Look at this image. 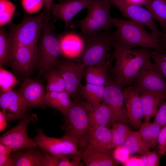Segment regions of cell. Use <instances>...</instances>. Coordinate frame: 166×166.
Segmentation results:
<instances>
[{"mask_svg":"<svg viewBox=\"0 0 166 166\" xmlns=\"http://www.w3.org/2000/svg\"><path fill=\"white\" fill-rule=\"evenodd\" d=\"M113 54L116 60L111 72L123 86L131 85L144 66L150 60L147 48L129 49L115 44Z\"/></svg>","mask_w":166,"mask_h":166,"instance_id":"cell-1","label":"cell"},{"mask_svg":"<svg viewBox=\"0 0 166 166\" xmlns=\"http://www.w3.org/2000/svg\"><path fill=\"white\" fill-rule=\"evenodd\" d=\"M112 22L113 26L116 28L114 32V45L129 49L150 48L161 52H165L162 47L159 38L148 32L143 24L131 20L116 18H112Z\"/></svg>","mask_w":166,"mask_h":166,"instance_id":"cell-2","label":"cell"},{"mask_svg":"<svg viewBox=\"0 0 166 166\" xmlns=\"http://www.w3.org/2000/svg\"><path fill=\"white\" fill-rule=\"evenodd\" d=\"M81 33L84 40L85 48L78 62L88 67L104 65L115 43L114 32L108 30L102 32Z\"/></svg>","mask_w":166,"mask_h":166,"instance_id":"cell-3","label":"cell"},{"mask_svg":"<svg viewBox=\"0 0 166 166\" xmlns=\"http://www.w3.org/2000/svg\"><path fill=\"white\" fill-rule=\"evenodd\" d=\"M46 19L44 9L39 14L31 17L26 14L19 24H11L8 38L11 46L18 45L36 47L41 37V34Z\"/></svg>","mask_w":166,"mask_h":166,"instance_id":"cell-4","label":"cell"},{"mask_svg":"<svg viewBox=\"0 0 166 166\" xmlns=\"http://www.w3.org/2000/svg\"><path fill=\"white\" fill-rule=\"evenodd\" d=\"M48 21L45 20L36 49L35 66L41 75L55 67L61 54L58 36L52 32Z\"/></svg>","mask_w":166,"mask_h":166,"instance_id":"cell-5","label":"cell"},{"mask_svg":"<svg viewBox=\"0 0 166 166\" xmlns=\"http://www.w3.org/2000/svg\"><path fill=\"white\" fill-rule=\"evenodd\" d=\"M64 116L66 134L75 140L78 147L85 148L88 144L91 127L83 102L78 100L73 101Z\"/></svg>","mask_w":166,"mask_h":166,"instance_id":"cell-6","label":"cell"},{"mask_svg":"<svg viewBox=\"0 0 166 166\" xmlns=\"http://www.w3.org/2000/svg\"><path fill=\"white\" fill-rule=\"evenodd\" d=\"M132 84L140 95L148 92L166 94V81L159 67L151 60L144 66Z\"/></svg>","mask_w":166,"mask_h":166,"instance_id":"cell-7","label":"cell"},{"mask_svg":"<svg viewBox=\"0 0 166 166\" xmlns=\"http://www.w3.org/2000/svg\"><path fill=\"white\" fill-rule=\"evenodd\" d=\"M36 132L37 136L32 139L37 142L40 148L53 156L60 159L67 155H76L80 152L75 140L67 134L56 138L47 136L41 129L37 128Z\"/></svg>","mask_w":166,"mask_h":166,"instance_id":"cell-8","label":"cell"},{"mask_svg":"<svg viewBox=\"0 0 166 166\" xmlns=\"http://www.w3.org/2000/svg\"><path fill=\"white\" fill-rule=\"evenodd\" d=\"M61 74L66 90L71 97L78 95L81 81L88 67L85 64L65 58L59 59L55 67Z\"/></svg>","mask_w":166,"mask_h":166,"instance_id":"cell-9","label":"cell"},{"mask_svg":"<svg viewBox=\"0 0 166 166\" xmlns=\"http://www.w3.org/2000/svg\"><path fill=\"white\" fill-rule=\"evenodd\" d=\"M26 115L14 127L6 131L0 137V143L10 148L13 152L18 150L38 146L37 142L28 136L27 131L28 124L33 121Z\"/></svg>","mask_w":166,"mask_h":166,"instance_id":"cell-10","label":"cell"},{"mask_svg":"<svg viewBox=\"0 0 166 166\" xmlns=\"http://www.w3.org/2000/svg\"><path fill=\"white\" fill-rule=\"evenodd\" d=\"M108 0L111 5L117 8L124 17L143 24L156 37L159 38L162 34L154 22L151 13L142 6L132 3L127 0Z\"/></svg>","mask_w":166,"mask_h":166,"instance_id":"cell-11","label":"cell"},{"mask_svg":"<svg viewBox=\"0 0 166 166\" xmlns=\"http://www.w3.org/2000/svg\"><path fill=\"white\" fill-rule=\"evenodd\" d=\"M123 87L113 75L108 73L102 102L111 108L119 122L125 123L129 121L125 107Z\"/></svg>","mask_w":166,"mask_h":166,"instance_id":"cell-12","label":"cell"},{"mask_svg":"<svg viewBox=\"0 0 166 166\" xmlns=\"http://www.w3.org/2000/svg\"><path fill=\"white\" fill-rule=\"evenodd\" d=\"M37 47L15 45L10 46L9 62L13 71L29 75L35 66Z\"/></svg>","mask_w":166,"mask_h":166,"instance_id":"cell-13","label":"cell"},{"mask_svg":"<svg viewBox=\"0 0 166 166\" xmlns=\"http://www.w3.org/2000/svg\"><path fill=\"white\" fill-rule=\"evenodd\" d=\"M0 106L7 122L21 119L26 115L27 103L16 91L0 93Z\"/></svg>","mask_w":166,"mask_h":166,"instance_id":"cell-14","label":"cell"},{"mask_svg":"<svg viewBox=\"0 0 166 166\" xmlns=\"http://www.w3.org/2000/svg\"><path fill=\"white\" fill-rule=\"evenodd\" d=\"M23 97L28 105V109L37 107L44 108L46 91L41 81L26 78L16 91Z\"/></svg>","mask_w":166,"mask_h":166,"instance_id":"cell-15","label":"cell"},{"mask_svg":"<svg viewBox=\"0 0 166 166\" xmlns=\"http://www.w3.org/2000/svg\"><path fill=\"white\" fill-rule=\"evenodd\" d=\"M61 48V55L65 58L78 62L85 48V41L82 34L69 31L58 36Z\"/></svg>","mask_w":166,"mask_h":166,"instance_id":"cell-16","label":"cell"},{"mask_svg":"<svg viewBox=\"0 0 166 166\" xmlns=\"http://www.w3.org/2000/svg\"><path fill=\"white\" fill-rule=\"evenodd\" d=\"M93 0H68L57 4L53 2L51 13L54 17L61 19L68 27L73 18L85 9L89 8Z\"/></svg>","mask_w":166,"mask_h":166,"instance_id":"cell-17","label":"cell"},{"mask_svg":"<svg viewBox=\"0 0 166 166\" xmlns=\"http://www.w3.org/2000/svg\"><path fill=\"white\" fill-rule=\"evenodd\" d=\"M86 109L91 128L96 125H103L109 128L119 122L113 110L102 102L97 105L87 101L83 102Z\"/></svg>","mask_w":166,"mask_h":166,"instance_id":"cell-18","label":"cell"},{"mask_svg":"<svg viewBox=\"0 0 166 166\" xmlns=\"http://www.w3.org/2000/svg\"><path fill=\"white\" fill-rule=\"evenodd\" d=\"M127 116L129 123L136 129L140 128L144 115L140 97L138 92L132 86L123 91Z\"/></svg>","mask_w":166,"mask_h":166,"instance_id":"cell-19","label":"cell"},{"mask_svg":"<svg viewBox=\"0 0 166 166\" xmlns=\"http://www.w3.org/2000/svg\"><path fill=\"white\" fill-rule=\"evenodd\" d=\"M82 153V159L86 166H115L119 162L110 150L88 144Z\"/></svg>","mask_w":166,"mask_h":166,"instance_id":"cell-20","label":"cell"},{"mask_svg":"<svg viewBox=\"0 0 166 166\" xmlns=\"http://www.w3.org/2000/svg\"><path fill=\"white\" fill-rule=\"evenodd\" d=\"M111 5L108 0H93L86 16L100 25L103 30H109L113 26L110 14Z\"/></svg>","mask_w":166,"mask_h":166,"instance_id":"cell-21","label":"cell"},{"mask_svg":"<svg viewBox=\"0 0 166 166\" xmlns=\"http://www.w3.org/2000/svg\"><path fill=\"white\" fill-rule=\"evenodd\" d=\"M22 150L12 153L10 166H45L43 150L35 148Z\"/></svg>","mask_w":166,"mask_h":166,"instance_id":"cell-22","label":"cell"},{"mask_svg":"<svg viewBox=\"0 0 166 166\" xmlns=\"http://www.w3.org/2000/svg\"><path fill=\"white\" fill-rule=\"evenodd\" d=\"M114 59L113 53H109L106 62L103 65L88 67L84 75L86 83L105 86L107 81L109 68Z\"/></svg>","mask_w":166,"mask_h":166,"instance_id":"cell-23","label":"cell"},{"mask_svg":"<svg viewBox=\"0 0 166 166\" xmlns=\"http://www.w3.org/2000/svg\"><path fill=\"white\" fill-rule=\"evenodd\" d=\"M145 121L154 117L158 108L166 100V94L157 92H148L140 95Z\"/></svg>","mask_w":166,"mask_h":166,"instance_id":"cell-24","label":"cell"},{"mask_svg":"<svg viewBox=\"0 0 166 166\" xmlns=\"http://www.w3.org/2000/svg\"><path fill=\"white\" fill-rule=\"evenodd\" d=\"M88 144L110 150L114 148L111 128L103 125L91 127Z\"/></svg>","mask_w":166,"mask_h":166,"instance_id":"cell-25","label":"cell"},{"mask_svg":"<svg viewBox=\"0 0 166 166\" xmlns=\"http://www.w3.org/2000/svg\"><path fill=\"white\" fill-rule=\"evenodd\" d=\"M66 91L46 92L45 102L46 106L51 107L65 115L71 106L73 101Z\"/></svg>","mask_w":166,"mask_h":166,"instance_id":"cell-26","label":"cell"},{"mask_svg":"<svg viewBox=\"0 0 166 166\" xmlns=\"http://www.w3.org/2000/svg\"><path fill=\"white\" fill-rule=\"evenodd\" d=\"M162 127L153 121H145L138 131L146 146L149 149H156L158 136Z\"/></svg>","mask_w":166,"mask_h":166,"instance_id":"cell-27","label":"cell"},{"mask_svg":"<svg viewBox=\"0 0 166 166\" xmlns=\"http://www.w3.org/2000/svg\"><path fill=\"white\" fill-rule=\"evenodd\" d=\"M105 86L86 83L80 88L78 95L85 99L87 102L93 105H97L102 101Z\"/></svg>","mask_w":166,"mask_h":166,"instance_id":"cell-28","label":"cell"},{"mask_svg":"<svg viewBox=\"0 0 166 166\" xmlns=\"http://www.w3.org/2000/svg\"><path fill=\"white\" fill-rule=\"evenodd\" d=\"M160 24L162 33L166 31V0H147L144 5Z\"/></svg>","mask_w":166,"mask_h":166,"instance_id":"cell-29","label":"cell"},{"mask_svg":"<svg viewBox=\"0 0 166 166\" xmlns=\"http://www.w3.org/2000/svg\"><path fill=\"white\" fill-rule=\"evenodd\" d=\"M47 82L46 92L66 91L64 80L60 72L55 67L51 68L45 73Z\"/></svg>","mask_w":166,"mask_h":166,"instance_id":"cell-30","label":"cell"},{"mask_svg":"<svg viewBox=\"0 0 166 166\" xmlns=\"http://www.w3.org/2000/svg\"><path fill=\"white\" fill-rule=\"evenodd\" d=\"M122 145L132 154L142 155L149 151L144 144L138 131H132Z\"/></svg>","mask_w":166,"mask_h":166,"instance_id":"cell-31","label":"cell"},{"mask_svg":"<svg viewBox=\"0 0 166 166\" xmlns=\"http://www.w3.org/2000/svg\"><path fill=\"white\" fill-rule=\"evenodd\" d=\"M114 148L122 145L132 131L125 123L114 124L111 128Z\"/></svg>","mask_w":166,"mask_h":166,"instance_id":"cell-32","label":"cell"},{"mask_svg":"<svg viewBox=\"0 0 166 166\" xmlns=\"http://www.w3.org/2000/svg\"><path fill=\"white\" fill-rule=\"evenodd\" d=\"M16 7L9 0H0V26L2 27L11 20Z\"/></svg>","mask_w":166,"mask_h":166,"instance_id":"cell-33","label":"cell"},{"mask_svg":"<svg viewBox=\"0 0 166 166\" xmlns=\"http://www.w3.org/2000/svg\"><path fill=\"white\" fill-rule=\"evenodd\" d=\"M10 53V45L8 33L3 28L0 30V66L8 62Z\"/></svg>","mask_w":166,"mask_h":166,"instance_id":"cell-34","label":"cell"},{"mask_svg":"<svg viewBox=\"0 0 166 166\" xmlns=\"http://www.w3.org/2000/svg\"><path fill=\"white\" fill-rule=\"evenodd\" d=\"M0 82L1 93L12 90L19 84L18 81L10 72L0 67Z\"/></svg>","mask_w":166,"mask_h":166,"instance_id":"cell-35","label":"cell"},{"mask_svg":"<svg viewBox=\"0 0 166 166\" xmlns=\"http://www.w3.org/2000/svg\"><path fill=\"white\" fill-rule=\"evenodd\" d=\"M162 156L157 151L154 150L147 152L140 155V157L144 166H157Z\"/></svg>","mask_w":166,"mask_h":166,"instance_id":"cell-36","label":"cell"},{"mask_svg":"<svg viewBox=\"0 0 166 166\" xmlns=\"http://www.w3.org/2000/svg\"><path fill=\"white\" fill-rule=\"evenodd\" d=\"M151 56L166 79V51L161 52L156 50L151 53Z\"/></svg>","mask_w":166,"mask_h":166,"instance_id":"cell-37","label":"cell"},{"mask_svg":"<svg viewBox=\"0 0 166 166\" xmlns=\"http://www.w3.org/2000/svg\"><path fill=\"white\" fill-rule=\"evenodd\" d=\"M22 5L28 13L33 14L37 12L42 8L43 0H20Z\"/></svg>","mask_w":166,"mask_h":166,"instance_id":"cell-38","label":"cell"},{"mask_svg":"<svg viewBox=\"0 0 166 166\" xmlns=\"http://www.w3.org/2000/svg\"><path fill=\"white\" fill-rule=\"evenodd\" d=\"M12 149L0 143V166H10Z\"/></svg>","mask_w":166,"mask_h":166,"instance_id":"cell-39","label":"cell"},{"mask_svg":"<svg viewBox=\"0 0 166 166\" xmlns=\"http://www.w3.org/2000/svg\"><path fill=\"white\" fill-rule=\"evenodd\" d=\"M112 152L115 159L122 164L125 162L128 158L130 154L129 151L122 145L115 148Z\"/></svg>","mask_w":166,"mask_h":166,"instance_id":"cell-40","label":"cell"},{"mask_svg":"<svg viewBox=\"0 0 166 166\" xmlns=\"http://www.w3.org/2000/svg\"><path fill=\"white\" fill-rule=\"evenodd\" d=\"M156 149L161 155L166 154V125L162 127L159 133Z\"/></svg>","mask_w":166,"mask_h":166,"instance_id":"cell-41","label":"cell"},{"mask_svg":"<svg viewBox=\"0 0 166 166\" xmlns=\"http://www.w3.org/2000/svg\"><path fill=\"white\" fill-rule=\"evenodd\" d=\"M154 117V122L161 127L166 125V101L160 106Z\"/></svg>","mask_w":166,"mask_h":166,"instance_id":"cell-42","label":"cell"},{"mask_svg":"<svg viewBox=\"0 0 166 166\" xmlns=\"http://www.w3.org/2000/svg\"><path fill=\"white\" fill-rule=\"evenodd\" d=\"M43 151L45 154V166H58L60 158Z\"/></svg>","mask_w":166,"mask_h":166,"instance_id":"cell-43","label":"cell"},{"mask_svg":"<svg viewBox=\"0 0 166 166\" xmlns=\"http://www.w3.org/2000/svg\"><path fill=\"white\" fill-rule=\"evenodd\" d=\"M123 166H144L140 156H130L128 160L122 164Z\"/></svg>","mask_w":166,"mask_h":166,"instance_id":"cell-44","label":"cell"},{"mask_svg":"<svg viewBox=\"0 0 166 166\" xmlns=\"http://www.w3.org/2000/svg\"><path fill=\"white\" fill-rule=\"evenodd\" d=\"M45 4V9L46 13V20L49 21L51 17V7L53 0H43Z\"/></svg>","mask_w":166,"mask_h":166,"instance_id":"cell-45","label":"cell"},{"mask_svg":"<svg viewBox=\"0 0 166 166\" xmlns=\"http://www.w3.org/2000/svg\"><path fill=\"white\" fill-rule=\"evenodd\" d=\"M58 166H76L72 161H70L66 156L60 159Z\"/></svg>","mask_w":166,"mask_h":166,"instance_id":"cell-46","label":"cell"},{"mask_svg":"<svg viewBox=\"0 0 166 166\" xmlns=\"http://www.w3.org/2000/svg\"><path fill=\"white\" fill-rule=\"evenodd\" d=\"M7 121L2 111H0V132L3 131L8 125Z\"/></svg>","mask_w":166,"mask_h":166,"instance_id":"cell-47","label":"cell"},{"mask_svg":"<svg viewBox=\"0 0 166 166\" xmlns=\"http://www.w3.org/2000/svg\"><path fill=\"white\" fill-rule=\"evenodd\" d=\"M159 38L163 49L165 51H166V31L162 33Z\"/></svg>","mask_w":166,"mask_h":166,"instance_id":"cell-48","label":"cell"},{"mask_svg":"<svg viewBox=\"0 0 166 166\" xmlns=\"http://www.w3.org/2000/svg\"><path fill=\"white\" fill-rule=\"evenodd\" d=\"M128 2L144 6L147 0H127Z\"/></svg>","mask_w":166,"mask_h":166,"instance_id":"cell-49","label":"cell"},{"mask_svg":"<svg viewBox=\"0 0 166 166\" xmlns=\"http://www.w3.org/2000/svg\"><path fill=\"white\" fill-rule=\"evenodd\" d=\"M68 0H59L60 3L62 2Z\"/></svg>","mask_w":166,"mask_h":166,"instance_id":"cell-50","label":"cell"}]
</instances>
